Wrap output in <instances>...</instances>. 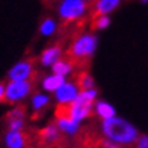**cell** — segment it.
<instances>
[{
    "label": "cell",
    "mask_w": 148,
    "mask_h": 148,
    "mask_svg": "<svg viewBox=\"0 0 148 148\" xmlns=\"http://www.w3.org/2000/svg\"><path fill=\"white\" fill-rule=\"evenodd\" d=\"M54 29H56V22L53 19H45L40 27L41 34H44V36H50L54 32Z\"/></svg>",
    "instance_id": "16"
},
{
    "label": "cell",
    "mask_w": 148,
    "mask_h": 148,
    "mask_svg": "<svg viewBox=\"0 0 148 148\" xmlns=\"http://www.w3.org/2000/svg\"><path fill=\"white\" fill-rule=\"evenodd\" d=\"M58 129L54 125H48L38 132V140L41 145H53L58 140Z\"/></svg>",
    "instance_id": "8"
},
{
    "label": "cell",
    "mask_w": 148,
    "mask_h": 148,
    "mask_svg": "<svg viewBox=\"0 0 148 148\" xmlns=\"http://www.w3.org/2000/svg\"><path fill=\"white\" fill-rule=\"evenodd\" d=\"M10 130H21L23 126V120H10L8 121Z\"/></svg>",
    "instance_id": "20"
},
{
    "label": "cell",
    "mask_w": 148,
    "mask_h": 148,
    "mask_svg": "<svg viewBox=\"0 0 148 148\" xmlns=\"http://www.w3.org/2000/svg\"><path fill=\"white\" fill-rule=\"evenodd\" d=\"M4 91H5L4 84L0 83V102H4Z\"/></svg>",
    "instance_id": "22"
},
{
    "label": "cell",
    "mask_w": 148,
    "mask_h": 148,
    "mask_svg": "<svg viewBox=\"0 0 148 148\" xmlns=\"http://www.w3.org/2000/svg\"><path fill=\"white\" fill-rule=\"evenodd\" d=\"M48 101H49V98L48 97H45V95H36L34 98H33V108L36 109V110H38V109H41L42 106H45L46 103H48Z\"/></svg>",
    "instance_id": "18"
},
{
    "label": "cell",
    "mask_w": 148,
    "mask_h": 148,
    "mask_svg": "<svg viewBox=\"0 0 148 148\" xmlns=\"http://www.w3.org/2000/svg\"><path fill=\"white\" fill-rule=\"evenodd\" d=\"M77 86L72 83H64L57 91H56V98L60 103H69L75 101L77 97Z\"/></svg>",
    "instance_id": "6"
},
{
    "label": "cell",
    "mask_w": 148,
    "mask_h": 148,
    "mask_svg": "<svg viewBox=\"0 0 148 148\" xmlns=\"http://www.w3.org/2000/svg\"><path fill=\"white\" fill-rule=\"evenodd\" d=\"M25 113H26L25 108H16V109H14L12 112H10L8 114H7V118H8V121L10 120H23Z\"/></svg>",
    "instance_id": "19"
},
{
    "label": "cell",
    "mask_w": 148,
    "mask_h": 148,
    "mask_svg": "<svg viewBox=\"0 0 148 148\" xmlns=\"http://www.w3.org/2000/svg\"><path fill=\"white\" fill-rule=\"evenodd\" d=\"M64 83H65L64 76H60V75H52V76H48L45 80H44L42 86H44V88L48 90V91H57Z\"/></svg>",
    "instance_id": "12"
},
{
    "label": "cell",
    "mask_w": 148,
    "mask_h": 148,
    "mask_svg": "<svg viewBox=\"0 0 148 148\" xmlns=\"http://www.w3.org/2000/svg\"><path fill=\"white\" fill-rule=\"evenodd\" d=\"M141 1H143V3H147V1H148V0H141Z\"/></svg>",
    "instance_id": "24"
},
{
    "label": "cell",
    "mask_w": 148,
    "mask_h": 148,
    "mask_svg": "<svg viewBox=\"0 0 148 148\" xmlns=\"http://www.w3.org/2000/svg\"><path fill=\"white\" fill-rule=\"evenodd\" d=\"M97 113L102 117L103 120L113 118V117H114V114H116V112H114L113 106H110V105H109V103H106V102H98V103H97Z\"/></svg>",
    "instance_id": "13"
},
{
    "label": "cell",
    "mask_w": 148,
    "mask_h": 148,
    "mask_svg": "<svg viewBox=\"0 0 148 148\" xmlns=\"http://www.w3.org/2000/svg\"><path fill=\"white\" fill-rule=\"evenodd\" d=\"M97 48V37L94 34H83L75 40L68 50V57L72 61L75 60H86L90 58Z\"/></svg>",
    "instance_id": "2"
},
{
    "label": "cell",
    "mask_w": 148,
    "mask_h": 148,
    "mask_svg": "<svg viewBox=\"0 0 148 148\" xmlns=\"http://www.w3.org/2000/svg\"><path fill=\"white\" fill-rule=\"evenodd\" d=\"M60 54H61V48L58 45L48 48L41 54V63L42 65H52L60 58Z\"/></svg>",
    "instance_id": "10"
},
{
    "label": "cell",
    "mask_w": 148,
    "mask_h": 148,
    "mask_svg": "<svg viewBox=\"0 0 148 148\" xmlns=\"http://www.w3.org/2000/svg\"><path fill=\"white\" fill-rule=\"evenodd\" d=\"M120 1L121 0H97L94 5V16L97 18V16L108 15L120 5Z\"/></svg>",
    "instance_id": "9"
},
{
    "label": "cell",
    "mask_w": 148,
    "mask_h": 148,
    "mask_svg": "<svg viewBox=\"0 0 148 148\" xmlns=\"http://www.w3.org/2000/svg\"><path fill=\"white\" fill-rule=\"evenodd\" d=\"M108 148H120V147H117V145H114V144H110Z\"/></svg>",
    "instance_id": "23"
},
{
    "label": "cell",
    "mask_w": 148,
    "mask_h": 148,
    "mask_svg": "<svg viewBox=\"0 0 148 148\" xmlns=\"http://www.w3.org/2000/svg\"><path fill=\"white\" fill-rule=\"evenodd\" d=\"M137 147L139 148H148V136H143V137L137 141Z\"/></svg>",
    "instance_id": "21"
},
{
    "label": "cell",
    "mask_w": 148,
    "mask_h": 148,
    "mask_svg": "<svg viewBox=\"0 0 148 148\" xmlns=\"http://www.w3.org/2000/svg\"><path fill=\"white\" fill-rule=\"evenodd\" d=\"M34 73H36L34 63L32 60H25V61L18 63L8 72V77L11 80H15V82H25V80H29Z\"/></svg>",
    "instance_id": "5"
},
{
    "label": "cell",
    "mask_w": 148,
    "mask_h": 148,
    "mask_svg": "<svg viewBox=\"0 0 148 148\" xmlns=\"http://www.w3.org/2000/svg\"><path fill=\"white\" fill-rule=\"evenodd\" d=\"M110 25V19H109L108 15H102V16H97L94 19V23H92V27H97L99 30L102 29H106V27Z\"/></svg>",
    "instance_id": "17"
},
{
    "label": "cell",
    "mask_w": 148,
    "mask_h": 148,
    "mask_svg": "<svg viewBox=\"0 0 148 148\" xmlns=\"http://www.w3.org/2000/svg\"><path fill=\"white\" fill-rule=\"evenodd\" d=\"M102 128L105 135L117 143H133L137 140V136H139L137 130L122 118L113 117V118L103 120Z\"/></svg>",
    "instance_id": "1"
},
{
    "label": "cell",
    "mask_w": 148,
    "mask_h": 148,
    "mask_svg": "<svg viewBox=\"0 0 148 148\" xmlns=\"http://www.w3.org/2000/svg\"><path fill=\"white\" fill-rule=\"evenodd\" d=\"M73 65H75V61H72L69 57L65 58V60H63V58L60 60L58 58L57 61L53 64V73L54 75H60V76H65L72 71Z\"/></svg>",
    "instance_id": "11"
},
{
    "label": "cell",
    "mask_w": 148,
    "mask_h": 148,
    "mask_svg": "<svg viewBox=\"0 0 148 148\" xmlns=\"http://www.w3.org/2000/svg\"><path fill=\"white\" fill-rule=\"evenodd\" d=\"M87 0H63L60 4V16L65 23L79 19L86 12Z\"/></svg>",
    "instance_id": "3"
},
{
    "label": "cell",
    "mask_w": 148,
    "mask_h": 148,
    "mask_svg": "<svg viewBox=\"0 0 148 148\" xmlns=\"http://www.w3.org/2000/svg\"><path fill=\"white\" fill-rule=\"evenodd\" d=\"M77 87L80 88L82 91H86V90H91L92 87H94V80H92V77L88 75V73H80L79 76H77Z\"/></svg>",
    "instance_id": "14"
},
{
    "label": "cell",
    "mask_w": 148,
    "mask_h": 148,
    "mask_svg": "<svg viewBox=\"0 0 148 148\" xmlns=\"http://www.w3.org/2000/svg\"><path fill=\"white\" fill-rule=\"evenodd\" d=\"M58 128L67 133H75L77 130V122L72 121V120H57Z\"/></svg>",
    "instance_id": "15"
},
{
    "label": "cell",
    "mask_w": 148,
    "mask_h": 148,
    "mask_svg": "<svg viewBox=\"0 0 148 148\" xmlns=\"http://www.w3.org/2000/svg\"><path fill=\"white\" fill-rule=\"evenodd\" d=\"M32 90V83L29 80L25 82H15L11 80L8 84L5 86L4 91V102L14 103L19 99L25 98Z\"/></svg>",
    "instance_id": "4"
},
{
    "label": "cell",
    "mask_w": 148,
    "mask_h": 148,
    "mask_svg": "<svg viewBox=\"0 0 148 148\" xmlns=\"http://www.w3.org/2000/svg\"><path fill=\"white\" fill-rule=\"evenodd\" d=\"M29 141V136L21 130H10L5 136V143L8 148H25Z\"/></svg>",
    "instance_id": "7"
}]
</instances>
